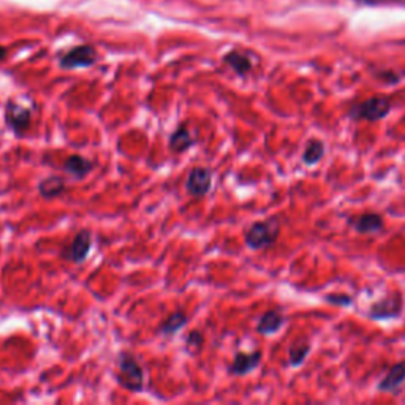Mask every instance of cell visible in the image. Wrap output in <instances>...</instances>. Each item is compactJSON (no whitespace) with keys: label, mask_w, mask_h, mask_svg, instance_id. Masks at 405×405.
<instances>
[{"label":"cell","mask_w":405,"mask_h":405,"mask_svg":"<svg viewBox=\"0 0 405 405\" xmlns=\"http://www.w3.org/2000/svg\"><path fill=\"white\" fill-rule=\"evenodd\" d=\"M116 380L121 388L130 393H141L145 389V371L132 353L121 352L117 356Z\"/></svg>","instance_id":"cell-1"},{"label":"cell","mask_w":405,"mask_h":405,"mask_svg":"<svg viewBox=\"0 0 405 405\" xmlns=\"http://www.w3.org/2000/svg\"><path fill=\"white\" fill-rule=\"evenodd\" d=\"M280 234V222L278 217L260 220L245 230V245L252 250H263L275 244Z\"/></svg>","instance_id":"cell-2"},{"label":"cell","mask_w":405,"mask_h":405,"mask_svg":"<svg viewBox=\"0 0 405 405\" xmlns=\"http://www.w3.org/2000/svg\"><path fill=\"white\" fill-rule=\"evenodd\" d=\"M391 111V100L388 97L376 95L371 99L355 103L348 110V117L355 121L377 122L384 119Z\"/></svg>","instance_id":"cell-3"},{"label":"cell","mask_w":405,"mask_h":405,"mask_svg":"<svg viewBox=\"0 0 405 405\" xmlns=\"http://www.w3.org/2000/svg\"><path fill=\"white\" fill-rule=\"evenodd\" d=\"M30 121H32V110L30 108H25L13 100H10L5 106V122L14 135H23L30 127Z\"/></svg>","instance_id":"cell-4"},{"label":"cell","mask_w":405,"mask_h":405,"mask_svg":"<svg viewBox=\"0 0 405 405\" xmlns=\"http://www.w3.org/2000/svg\"><path fill=\"white\" fill-rule=\"evenodd\" d=\"M402 295L391 293L383 299L376 301L369 309V317L372 320H391L402 314Z\"/></svg>","instance_id":"cell-5"},{"label":"cell","mask_w":405,"mask_h":405,"mask_svg":"<svg viewBox=\"0 0 405 405\" xmlns=\"http://www.w3.org/2000/svg\"><path fill=\"white\" fill-rule=\"evenodd\" d=\"M92 249V233L89 230H81V232L76 233V236L71 241L69 249L64 250L62 256L66 260H70L71 263L81 265L84 263L87 256L90 254Z\"/></svg>","instance_id":"cell-6"},{"label":"cell","mask_w":405,"mask_h":405,"mask_svg":"<svg viewBox=\"0 0 405 405\" xmlns=\"http://www.w3.org/2000/svg\"><path fill=\"white\" fill-rule=\"evenodd\" d=\"M212 187V171L209 168L197 167L188 173L187 182H186V191L188 195H192L195 198H201L204 195H208Z\"/></svg>","instance_id":"cell-7"},{"label":"cell","mask_w":405,"mask_h":405,"mask_svg":"<svg viewBox=\"0 0 405 405\" xmlns=\"http://www.w3.org/2000/svg\"><path fill=\"white\" fill-rule=\"evenodd\" d=\"M261 358H263V353L260 350L255 352H238L234 355L233 363L230 364L228 372L234 377H244L247 373L254 372L256 367L260 366Z\"/></svg>","instance_id":"cell-8"},{"label":"cell","mask_w":405,"mask_h":405,"mask_svg":"<svg viewBox=\"0 0 405 405\" xmlns=\"http://www.w3.org/2000/svg\"><path fill=\"white\" fill-rule=\"evenodd\" d=\"M97 59L95 49L92 46H78L69 51L62 59H60V66L66 70L83 69V66L94 65Z\"/></svg>","instance_id":"cell-9"},{"label":"cell","mask_w":405,"mask_h":405,"mask_svg":"<svg viewBox=\"0 0 405 405\" xmlns=\"http://www.w3.org/2000/svg\"><path fill=\"white\" fill-rule=\"evenodd\" d=\"M62 168L69 176L76 179V181H81V179H84L87 174L94 171L95 162L89 160V158H86L83 156H78V154H73V156H70L64 162Z\"/></svg>","instance_id":"cell-10"},{"label":"cell","mask_w":405,"mask_h":405,"mask_svg":"<svg viewBox=\"0 0 405 405\" xmlns=\"http://www.w3.org/2000/svg\"><path fill=\"white\" fill-rule=\"evenodd\" d=\"M348 223L360 234H373L383 228V217L380 214L367 212L358 215L356 219L348 220Z\"/></svg>","instance_id":"cell-11"},{"label":"cell","mask_w":405,"mask_h":405,"mask_svg":"<svg viewBox=\"0 0 405 405\" xmlns=\"http://www.w3.org/2000/svg\"><path fill=\"white\" fill-rule=\"evenodd\" d=\"M198 140H195L192 132L188 130L187 125H179L176 130H174L170 135V140H168V147L174 154H182L187 152L191 147L197 145Z\"/></svg>","instance_id":"cell-12"},{"label":"cell","mask_w":405,"mask_h":405,"mask_svg":"<svg viewBox=\"0 0 405 405\" xmlns=\"http://www.w3.org/2000/svg\"><path fill=\"white\" fill-rule=\"evenodd\" d=\"M405 383V361H399L389 369L383 380L378 383V391L394 393Z\"/></svg>","instance_id":"cell-13"},{"label":"cell","mask_w":405,"mask_h":405,"mask_svg":"<svg viewBox=\"0 0 405 405\" xmlns=\"http://www.w3.org/2000/svg\"><path fill=\"white\" fill-rule=\"evenodd\" d=\"M284 325H285L284 314L278 309H273V310L265 312V314L261 315L258 325H256V331L263 336H273L275 332H279L280 328Z\"/></svg>","instance_id":"cell-14"},{"label":"cell","mask_w":405,"mask_h":405,"mask_svg":"<svg viewBox=\"0 0 405 405\" xmlns=\"http://www.w3.org/2000/svg\"><path fill=\"white\" fill-rule=\"evenodd\" d=\"M38 192L45 199L58 198L59 195L65 192V179L58 176V174L45 177L38 184Z\"/></svg>","instance_id":"cell-15"},{"label":"cell","mask_w":405,"mask_h":405,"mask_svg":"<svg viewBox=\"0 0 405 405\" xmlns=\"http://www.w3.org/2000/svg\"><path fill=\"white\" fill-rule=\"evenodd\" d=\"M188 323V317L184 314L182 310L173 312L171 315H168V319L157 328V332L162 336H174L179 332Z\"/></svg>","instance_id":"cell-16"},{"label":"cell","mask_w":405,"mask_h":405,"mask_svg":"<svg viewBox=\"0 0 405 405\" xmlns=\"http://www.w3.org/2000/svg\"><path fill=\"white\" fill-rule=\"evenodd\" d=\"M310 352V343L306 339H298L293 342V345L289 350V363L291 367H299L306 361L307 355Z\"/></svg>","instance_id":"cell-17"},{"label":"cell","mask_w":405,"mask_h":405,"mask_svg":"<svg viewBox=\"0 0 405 405\" xmlns=\"http://www.w3.org/2000/svg\"><path fill=\"white\" fill-rule=\"evenodd\" d=\"M323 157H325V143L320 140L307 141L304 156H302V160H304L306 165H315V163H319Z\"/></svg>","instance_id":"cell-18"},{"label":"cell","mask_w":405,"mask_h":405,"mask_svg":"<svg viewBox=\"0 0 405 405\" xmlns=\"http://www.w3.org/2000/svg\"><path fill=\"white\" fill-rule=\"evenodd\" d=\"M223 60H225V64H228L236 71V73L241 75V76L249 73V71L252 70V62H250V59L245 54L238 53V51H233V53L227 54L223 58Z\"/></svg>","instance_id":"cell-19"},{"label":"cell","mask_w":405,"mask_h":405,"mask_svg":"<svg viewBox=\"0 0 405 405\" xmlns=\"http://www.w3.org/2000/svg\"><path fill=\"white\" fill-rule=\"evenodd\" d=\"M204 345V337L199 331H191L186 337V352L191 356H197Z\"/></svg>","instance_id":"cell-20"},{"label":"cell","mask_w":405,"mask_h":405,"mask_svg":"<svg viewBox=\"0 0 405 405\" xmlns=\"http://www.w3.org/2000/svg\"><path fill=\"white\" fill-rule=\"evenodd\" d=\"M326 302H330L332 306H350L352 304V296L345 293H332L325 298Z\"/></svg>","instance_id":"cell-21"},{"label":"cell","mask_w":405,"mask_h":405,"mask_svg":"<svg viewBox=\"0 0 405 405\" xmlns=\"http://www.w3.org/2000/svg\"><path fill=\"white\" fill-rule=\"evenodd\" d=\"M5 54H7V51H5V48H2V46H0V60H2L5 58Z\"/></svg>","instance_id":"cell-22"}]
</instances>
